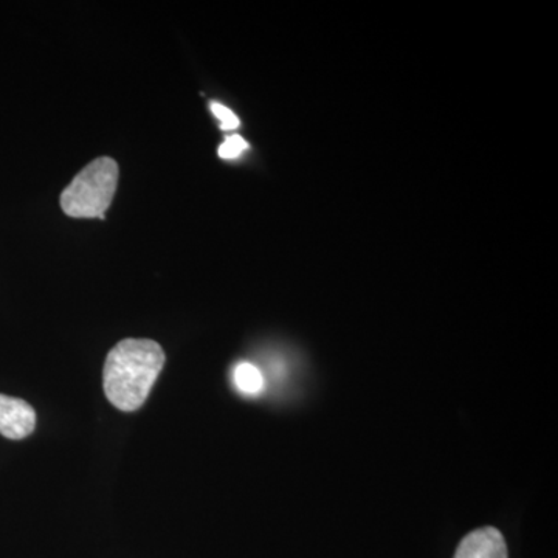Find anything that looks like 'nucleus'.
I'll list each match as a JSON object with an SVG mask.
<instances>
[{"instance_id":"3","label":"nucleus","mask_w":558,"mask_h":558,"mask_svg":"<svg viewBox=\"0 0 558 558\" xmlns=\"http://www.w3.org/2000/svg\"><path fill=\"white\" fill-rule=\"evenodd\" d=\"M36 427V413L25 400L0 395V435L7 439L27 438Z\"/></svg>"},{"instance_id":"2","label":"nucleus","mask_w":558,"mask_h":558,"mask_svg":"<svg viewBox=\"0 0 558 558\" xmlns=\"http://www.w3.org/2000/svg\"><path fill=\"white\" fill-rule=\"evenodd\" d=\"M119 185V165L100 157L87 165L62 191L61 208L75 219L105 218Z\"/></svg>"},{"instance_id":"7","label":"nucleus","mask_w":558,"mask_h":558,"mask_svg":"<svg viewBox=\"0 0 558 558\" xmlns=\"http://www.w3.org/2000/svg\"><path fill=\"white\" fill-rule=\"evenodd\" d=\"M211 110L216 119H219L222 131H233L240 128V119L226 106L219 105V102H211Z\"/></svg>"},{"instance_id":"1","label":"nucleus","mask_w":558,"mask_h":558,"mask_svg":"<svg viewBox=\"0 0 558 558\" xmlns=\"http://www.w3.org/2000/svg\"><path fill=\"white\" fill-rule=\"evenodd\" d=\"M167 355L154 340H121L110 349L102 371L109 402L121 411L138 410L163 369Z\"/></svg>"},{"instance_id":"5","label":"nucleus","mask_w":558,"mask_h":558,"mask_svg":"<svg viewBox=\"0 0 558 558\" xmlns=\"http://www.w3.org/2000/svg\"><path fill=\"white\" fill-rule=\"evenodd\" d=\"M234 384L244 395H259L264 388L263 374L252 363H240L234 369Z\"/></svg>"},{"instance_id":"6","label":"nucleus","mask_w":558,"mask_h":558,"mask_svg":"<svg viewBox=\"0 0 558 558\" xmlns=\"http://www.w3.org/2000/svg\"><path fill=\"white\" fill-rule=\"evenodd\" d=\"M247 148V142L241 135H231L220 145L219 157L227 160L236 159Z\"/></svg>"},{"instance_id":"4","label":"nucleus","mask_w":558,"mask_h":558,"mask_svg":"<svg viewBox=\"0 0 558 558\" xmlns=\"http://www.w3.org/2000/svg\"><path fill=\"white\" fill-rule=\"evenodd\" d=\"M453 558H508V545L497 527H481L462 538Z\"/></svg>"}]
</instances>
